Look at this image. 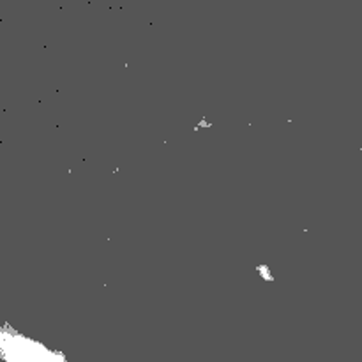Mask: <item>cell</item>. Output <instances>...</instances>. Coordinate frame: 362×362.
Returning <instances> with one entry per match:
<instances>
[{
    "mask_svg": "<svg viewBox=\"0 0 362 362\" xmlns=\"http://www.w3.org/2000/svg\"><path fill=\"white\" fill-rule=\"evenodd\" d=\"M211 127V122L207 119H202L200 122L194 124V131H200V129H209Z\"/></svg>",
    "mask_w": 362,
    "mask_h": 362,
    "instance_id": "3957f363",
    "label": "cell"
},
{
    "mask_svg": "<svg viewBox=\"0 0 362 362\" xmlns=\"http://www.w3.org/2000/svg\"><path fill=\"white\" fill-rule=\"evenodd\" d=\"M255 272H257L258 276H260L262 279H264V281H267V283H272L274 281V272H272V269L269 267V265H265V264H260V265H257V267H255Z\"/></svg>",
    "mask_w": 362,
    "mask_h": 362,
    "instance_id": "7a4b0ae2",
    "label": "cell"
},
{
    "mask_svg": "<svg viewBox=\"0 0 362 362\" xmlns=\"http://www.w3.org/2000/svg\"><path fill=\"white\" fill-rule=\"evenodd\" d=\"M0 354L9 362H69L64 354L14 332H0Z\"/></svg>",
    "mask_w": 362,
    "mask_h": 362,
    "instance_id": "6da1fadb",
    "label": "cell"
}]
</instances>
